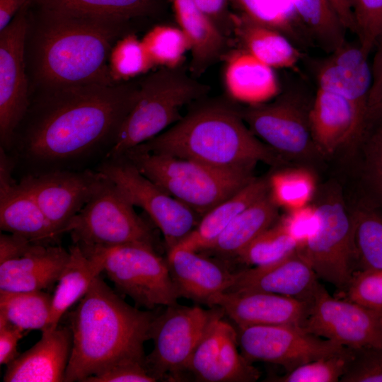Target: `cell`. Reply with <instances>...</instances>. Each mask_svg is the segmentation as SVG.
I'll return each instance as SVG.
<instances>
[{"mask_svg":"<svg viewBox=\"0 0 382 382\" xmlns=\"http://www.w3.org/2000/svg\"><path fill=\"white\" fill-rule=\"evenodd\" d=\"M34 110L18 154L35 164L80 158L114 143L136 103L139 84H86L50 90Z\"/></svg>","mask_w":382,"mask_h":382,"instance_id":"cell-1","label":"cell"},{"mask_svg":"<svg viewBox=\"0 0 382 382\" xmlns=\"http://www.w3.org/2000/svg\"><path fill=\"white\" fill-rule=\"evenodd\" d=\"M156 315L127 303L98 276L70 314L72 347L66 382L85 381L125 362L146 363Z\"/></svg>","mask_w":382,"mask_h":382,"instance_id":"cell-2","label":"cell"},{"mask_svg":"<svg viewBox=\"0 0 382 382\" xmlns=\"http://www.w3.org/2000/svg\"><path fill=\"white\" fill-rule=\"evenodd\" d=\"M48 2L34 36L35 68L40 82L52 89L116 83L109 69V56L124 35L127 21Z\"/></svg>","mask_w":382,"mask_h":382,"instance_id":"cell-3","label":"cell"},{"mask_svg":"<svg viewBox=\"0 0 382 382\" xmlns=\"http://www.w3.org/2000/svg\"><path fill=\"white\" fill-rule=\"evenodd\" d=\"M134 148L190 159L230 172L253 173L259 162L274 166L285 163V158L253 133L238 110L221 104L190 112Z\"/></svg>","mask_w":382,"mask_h":382,"instance_id":"cell-4","label":"cell"},{"mask_svg":"<svg viewBox=\"0 0 382 382\" xmlns=\"http://www.w3.org/2000/svg\"><path fill=\"white\" fill-rule=\"evenodd\" d=\"M207 86L180 66L161 67L139 83L135 104L122 123L106 157H122L166 130L182 117V108L200 98Z\"/></svg>","mask_w":382,"mask_h":382,"instance_id":"cell-5","label":"cell"},{"mask_svg":"<svg viewBox=\"0 0 382 382\" xmlns=\"http://www.w3.org/2000/svg\"><path fill=\"white\" fill-rule=\"evenodd\" d=\"M122 157L148 179L201 217L255 177L196 161L132 148Z\"/></svg>","mask_w":382,"mask_h":382,"instance_id":"cell-6","label":"cell"},{"mask_svg":"<svg viewBox=\"0 0 382 382\" xmlns=\"http://www.w3.org/2000/svg\"><path fill=\"white\" fill-rule=\"evenodd\" d=\"M67 232L73 243L82 248L127 243H144L156 248V243L149 224L105 175L88 202L68 224Z\"/></svg>","mask_w":382,"mask_h":382,"instance_id":"cell-7","label":"cell"},{"mask_svg":"<svg viewBox=\"0 0 382 382\" xmlns=\"http://www.w3.org/2000/svg\"><path fill=\"white\" fill-rule=\"evenodd\" d=\"M86 248L101 250L103 272L117 291L129 296L137 306L151 310L178 303L179 297L166 260L156 248L144 243Z\"/></svg>","mask_w":382,"mask_h":382,"instance_id":"cell-8","label":"cell"},{"mask_svg":"<svg viewBox=\"0 0 382 382\" xmlns=\"http://www.w3.org/2000/svg\"><path fill=\"white\" fill-rule=\"evenodd\" d=\"M315 207L318 226L298 250L318 278L342 291L357 271L352 214L337 191Z\"/></svg>","mask_w":382,"mask_h":382,"instance_id":"cell-9","label":"cell"},{"mask_svg":"<svg viewBox=\"0 0 382 382\" xmlns=\"http://www.w3.org/2000/svg\"><path fill=\"white\" fill-rule=\"evenodd\" d=\"M97 170L113 182L134 207L144 210L162 233L167 251L185 238L201 219L123 157L107 158Z\"/></svg>","mask_w":382,"mask_h":382,"instance_id":"cell-10","label":"cell"},{"mask_svg":"<svg viewBox=\"0 0 382 382\" xmlns=\"http://www.w3.org/2000/svg\"><path fill=\"white\" fill-rule=\"evenodd\" d=\"M219 308L178 303L156 316L151 329L154 348L146 357V367L157 380L179 381L187 371L192 354Z\"/></svg>","mask_w":382,"mask_h":382,"instance_id":"cell-11","label":"cell"},{"mask_svg":"<svg viewBox=\"0 0 382 382\" xmlns=\"http://www.w3.org/2000/svg\"><path fill=\"white\" fill-rule=\"evenodd\" d=\"M309 108L299 93L286 92L238 111L253 133L284 158L306 159L321 155L312 136Z\"/></svg>","mask_w":382,"mask_h":382,"instance_id":"cell-12","label":"cell"},{"mask_svg":"<svg viewBox=\"0 0 382 382\" xmlns=\"http://www.w3.org/2000/svg\"><path fill=\"white\" fill-rule=\"evenodd\" d=\"M242 354L250 362L282 366L286 372L342 352L346 347L317 336L299 325H273L236 327Z\"/></svg>","mask_w":382,"mask_h":382,"instance_id":"cell-13","label":"cell"},{"mask_svg":"<svg viewBox=\"0 0 382 382\" xmlns=\"http://www.w3.org/2000/svg\"><path fill=\"white\" fill-rule=\"evenodd\" d=\"M310 303L306 331L353 349L382 347V311L334 298L320 284Z\"/></svg>","mask_w":382,"mask_h":382,"instance_id":"cell-14","label":"cell"},{"mask_svg":"<svg viewBox=\"0 0 382 382\" xmlns=\"http://www.w3.org/2000/svg\"><path fill=\"white\" fill-rule=\"evenodd\" d=\"M103 179L99 171L51 170L23 177L19 184L35 199L61 236Z\"/></svg>","mask_w":382,"mask_h":382,"instance_id":"cell-15","label":"cell"},{"mask_svg":"<svg viewBox=\"0 0 382 382\" xmlns=\"http://www.w3.org/2000/svg\"><path fill=\"white\" fill-rule=\"evenodd\" d=\"M28 28L25 14L18 13L0 30V139L4 149L11 146L29 107L24 59Z\"/></svg>","mask_w":382,"mask_h":382,"instance_id":"cell-16","label":"cell"},{"mask_svg":"<svg viewBox=\"0 0 382 382\" xmlns=\"http://www.w3.org/2000/svg\"><path fill=\"white\" fill-rule=\"evenodd\" d=\"M224 316L219 308L192 354L187 371L199 381H255L260 372L239 350L237 329Z\"/></svg>","mask_w":382,"mask_h":382,"instance_id":"cell-17","label":"cell"},{"mask_svg":"<svg viewBox=\"0 0 382 382\" xmlns=\"http://www.w3.org/2000/svg\"><path fill=\"white\" fill-rule=\"evenodd\" d=\"M310 305L308 301L269 292L226 291L214 299L212 307L220 308L236 327L302 326Z\"/></svg>","mask_w":382,"mask_h":382,"instance_id":"cell-18","label":"cell"},{"mask_svg":"<svg viewBox=\"0 0 382 382\" xmlns=\"http://www.w3.org/2000/svg\"><path fill=\"white\" fill-rule=\"evenodd\" d=\"M166 262L178 297L212 307L214 299L231 286L235 272L224 261L175 246Z\"/></svg>","mask_w":382,"mask_h":382,"instance_id":"cell-19","label":"cell"},{"mask_svg":"<svg viewBox=\"0 0 382 382\" xmlns=\"http://www.w3.org/2000/svg\"><path fill=\"white\" fill-rule=\"evenodd\" d=\"M308 119L316 147L322 155L360 141L368 122L347 99L318 88L310 105Z\"/></svg>","mask_w":382,"mask_h":382,"instance_id":"cell-20","label":"cell"},{"mask_svg":"<svg viewBox=\"0 0 382 382\" xmlns=\"http://www.w3.org/2000/svg\"><path fill=\"white\" fill-rule=\"evenodd\" d=\"M316 79L318 88L347 99L368 122L372 71L369 56L358 42L346 41L319 62L316 68Z\"/></svg>","mask_w":382,"mask_h":382,"instance_id":"cell-21","label":"cell"},{"mask_svg":"<svg viewBox=\"0 0 382 382\" xmlns=\"http://www.w3.org/2000/svg\"><path fill=\"white\" fill-rule=\"evenodd\" d=\"M318 279L297 250L271 264L235 272L227 291L269 292L310 301L320 285Z\"/></svg>","mask_w":382,"mask_h":382,"instance_id":"cell-22","label":"cell"},{"mask_svg":"<svg viewBox=\"0 0 382 382\" xmlns=\"http://www.w3.org/2000/svg\"><path fill=\"white\" fill-rule=\"evenodd\" d=\"M6 365L4 382L64 381L72 347L70 327L58 325Z\"/></svg>","mask_w":382,"mask_h":382,"instance_id":"cell-23","label":"cell"},{"mask_svg":"<svg viewBox=\"0 0 382 382\" xmlns=\"http://www.w3.org/2000/svg\"><path fill=\"white\" fill-rule=\"evenodd\" d=\"M69 257L59 244L33 243L23 255L0 263V290L44 291L57 282Z\"/></svg>","mask_w":382,"mask_h":382,"instance_id":"cell-24","label":"cell"},{"mask_svg":"<svg viewBox=\"0 0 382 382\" xmlns=\"http://www.w3.org/2000/svg\"><path fill=\"white\" fill-rule=\"evenodd\" d=\"M0 228L42 245L58 244L60 237L35 199L14 180L0 183Z\"/></svg>","mask_w":382,"mask_h":382,"instance_id":"cell-25","label":"cell"},{"mask_svg":"<svg viewBox=\"0 0 382 382\" xmlns=\"http://www.w3.org/2000/svg\"><path fill=\"white\" fill-rule=\"evenodd\" d=\"M69 251V260L52 294L50 317L44 332L52 331L59 325L63 315L85 296L103 272L104 255L100 249L81 248L74 243Z\"/></svg>","mask_w":382,"mask_h":382,"instance_id":"cell-26","label":"cell"},{"mask_svg":"<svg viewBox=\"0 0 382 382\" xmlns=\"http://www.w3.org/2000/svg\"><path fill=\"white\" fill-rule=\"evenodd\" d=\"M226 59L224 82L232 99L252 105L267 103L279 95L274 69L243 49L231 52Z\"/></svg>","mask_w":382,"mask_h":382,"instance_id":"cell-27","label":"cell"},{"mask_svg":"<svg viewBox=\"0 0 382 382\" xmlns=\"http://www.w3.org/2000/svg\"><path fill=\"white\" fill-rule=\"evenodd\" d=\"M170 1L178 27L190 45V71L194 76H199L224 57L227 37L193 0Z\"/></svg>","mask_w":382,"mask_h":382,"instance_id":"cell-28","label":"cell"},{"mask_svg":"<svg viewBox=\"0 0 382 382\" xmlns=\"http://www.w3.org/2000/svg\"><path fill=\"white\" fill-rule=\"evenodd\" d=\"M269 192L268 178H254L204 214L191 233L175 246L204 251L236 216Z\"/></svg>","mask_w":382,"mask_h":382,"instance_id":"cell-29","label":"cell"},{"mask_svg":"<svg viewBox=\"0 0 382 382\" xmlns=\"http://www.w3.org/2000/svg\"><path fill=\"white\" fill-rule=\"evenodd\" d=\"M278 205L269 192L236 216L204 251L223 260L237 258L258 235L279 219Z\"/></svg>","mask_w":382,"mask_h":382,"instance_id":"cell-30","label":"cell"},{"mask_svg":"<svg viewBox=\"0 0 382 382\" xmlns=\"http://www.w3.org/2000/svg\"><path fill=\"white\" fill-rule=\"evenodd\" d=\"M233 33L242 48L273 69L295 68L301 54L291 40L281 31L246 16L232 14Z\"/></svg>","mask_w":382,"mask_h":382,"instance_id":"cell-31","label":"cell"},{"mask_svg":"<svg viewBox=\"0 0 382 382\" xmlns=\"http://www.w3.org/2000/svg\"><path fill=\"white\" fill-rule=\"evenodd\" d=\"M293 11L309 37L328 54L345 42L347 29L330 0H290Z\"/></svg>","mask_w":382,"mask_h":382,"instance_id":"cell-32","label":"cell"},{"mask_svg":"<svg viewBox=\"0 0 382 382\" xmlns=\"http://www.w3.org/2000/svg\"><path fill=\"white\" fill-rule=\"evenodd\" d=\"M52 295L44 291L0 290V316L24 331H45L51 313Z\"/></svg>","mask_w":382,"mask_h":382,"instance_id":"cell-33","label":"cell"},{"mask_svg":"<svg viewBox=\"0 0 382 382\" xmlns=\"http://www.w3.org/2000/svg\"><path fill=\"white\" fill-rule=\"evenodd\" d=\"M352 214L357 271L382 269V213L363 208Z\"/></svg>","mask_w":382,"mask_h":382,"instance_id":"cell-34","label":"cell"},{"mask_svg":"<svg viewBox=\"0 0 382 382\" xmlns=\"http://www.w3.org/2000/svg\"><path fill=\"white\" fill-rule=\"evenodd\" d=\"M296 241L279 219L253 240L237 259L248 265L262 266L277 262L298 250Z\"/></svg>","mask_w":382,"mask_h":382,"instance_id":"cell-35","label":"cell"},{"mask_svg":"<svg viewBox=\"0 0 382 382\" xmlns=\"http://www.w3.org/2000/svg\"><path fill=\"white\" fill-rule=\"evenodd\" d=\"M108 64L115 83L127 81L155 66L142 40L133 34L123 35L115 43Z\"/></svg>","mask_w":382,"mask_h":382,"instance_id":"cell-36","label":"cell"},{"mask_svg":"<svg viewBox=\"0 0 382 382\" xmlns=\"http://www.w3.org/2000/svg\"><path fill=\"white\" fill-rule=\"evenodd\" d=\"M268 180L273 200L288 211L307 205L315 191L314 178L303 168L277 171Z\"/></svg>","mask_w":382,"mask_h":382,"instance_id":"cell-37","label":"cell"},{"mask_svg":"<svg viewBox=\"0 0 382 382\" xmlns=\"http://www.w3.org/2000/svg\"><path fill=\"white\" fill-rule=\"evenodd\" d=\"M154 65L175 68L181 66L190 50L187 37L179 27L158 25L141 39Z\"/></svg>","mask_w":382,"mask_h":382,"instance_id":"cell-38","label":"cell"},{"mask_svg":"<svg viewBox=\"0 0 382 382\" xmlns=\"http://www.w3.org/2000/svg\"><path fill=\"white\" fill-rule=\"evenodd\" d=\"M352 357V349L311 361L281 376L272 378L276 382H337L345 373Z\"/></svg>","mask_w":382,"mask_h":382,"instance_id":"cell-39","label":"cell"},{"mask_svg":"<svg viewBox=\"0 0 382 382\" xmlns=\"http://www.w3.org/2000/svg\"><path fill=\"white\" fill-rule=\"evenodd\" d=\"M51 1L79 13L125 21L149 13L154 4V0Z\"/></svg>","mask_w":382,"mask_h":382,"instance_id":"cell-40","label":"cell"},{"mask_svg":"<svg viewBox=\"0 0 382 382\" xmlns=\"http://www.w3.org/2000/svg\"><path fill=\"white\" fill-rule=\"evenodd\" d=\"M354 21V34L369 56L382 35V0H347Z\"/></svg>","mask_w":382,"mask_h":382,"instance_id":"cell-41","label":"cell"},{"mask_svg":"<svg viewBox=\"0 0 382 382\" xmlns=\"http://www.w3.org/2000/svg\"><path fill=\"white\" fill-rule=\"evenodd\" d=\"M230 1L240 11V13L281 31L291 40L298 38L290 16L277 0Z\"/></svg>","mask_w":382,"mask_h":382,"instance_id":"cell-42","label":"cell"},{"mask_svg":"<svg viewBox=\"0 0 382 382\" xmlns=\"http://www.w3.org/2000/svg\"><path fill=\"white\" fill-rule=\"evenodd\" d=\"M342 292L345 299L382 311V269L356 272Z\"/></svg>","mask_w":382,"mask_h":382,"instance_id":"cell-43","label":"cell"},{"mask_svg":"<svg viewBox=\"0 0 382 382\" xmlns=\"http://www.w3.org/2000/svg\"><path fill=\"white\" fill-rule=\"evenodd\" d=\"M342 382H382V347L352 349Z\"/></svg>","mask_w":382,"mask_h":382,"instance_id":"cell-44","label":"cell"},{"mask_svg":"<svg viewBox=\"0 0 382 382\" xmlns=\"http://www.w3.org/2000/svg\"><path fill=\"white\" fill-rule=\"evenodd\" d=\"M279 221L289 235L296 241L299 249L316 231L319 218L316 207L307 204L289 210L279 219Z\"/></svg>","mask_w":382,"mask_h":382,"instance_id":"cell-45","label":"cell"},{"mask_svg":"<svg viewBox=\"0 0 382 382\" xmlns=\"http://www.w3.org/2000/svg\"><path fill=\"white\" fill-rule=\"evenodd\" d=\"M146 363L125 362L88 378L85 382H154Z\"/></svg>","mask_w":382,"mask_h":382,"instance_id":"cell-46","label":"cell"},{"mask_svg":"<svg viewBox=\"0 0 382 382\" xmlns=\"http://www.w3.org/2000/svg\"><path fill=\"white\" fill-rule=\"evenodd\" d=\"M365 154V173L367 180L382 201V124L368 139Z\"/></svg>","mask_w":382,"mask_h":382,"instance_id":"cell-47","label":"cell"},{"mask_svg":"<svg viewBox=\"0 0 382 382\" xmlns=\"http://www.w3.org/2000/svg\"><path fill=\"white\" fill-rule=\"evenodd\" d=\"M24 332L0 316L1 365H8L20 354L17 351L18 343L23 337Z\"/></svg>","mask_w":382,"mask_h":382,"instance_id":"cell-48","label":"cell"},{"mask_svg":"<svg viewBox=\"0 0 382 382\" xmlns=\"http://www.w3.org/2000/svg\"><path fill=\"white\" fill-rule=\"evenodd\" d=\"M197 7L227 37L233 33L232 14L228 12L230 0H193Z\"/></svg>","mask_w":382,"mask_h":382,"instance_id":"cell-49","label":"cell"},{"mask_svg":"<svg viewBox=\"0 0 382 382\" xmlns=\"http://www.w3.org/2000/svg\"><path fill=\"white\" fill-rule=\"evenodd\" d=\"M33 243L18 235L1 233L0 263L23 255Z\"/></svg>","mask_w":382,"mask_h":382,"instance_id":"cell-50","label":"cell"},{"mask_svg":"<svg viewBox=\"0 0 382 382\" xmlns=\"http://www.w3.org/2000/svg\"><path fill=\"white\" fill-rule=\"evenodd\" d=\"M375 48V54L371 64L373 81L369 101V114L382 100V35Z\"/></svg>","mask_w":382,"mask_h":382,"instance_id":"cell-51","label":"cell"},{"mask_svg":"<svg viewBox=\"0 0 382 382\" xmlns=\"http://www.w3.org/2000/svg\"><path fill=\"white\" fill-rule=\"evenodd\" d=\"M32 0H0V30L5 28L18 11Z\"/></svg>","mask_w":382,"mask_h":382,"instance_id":"cell-52","label":"cell"},{"mask_svg":"<svg viewBox=\"0 0 382 382\" xmlns=\"http://www.w3.org/2000/svg\"><path fill=\"white\" fill-rule=\"evenodd\" d=\"M347 30L354 33L355 25L352 10L347 0H330Z\"/></svg>","mask_w":382,"mask_h":382,"instance_id":"cell-53","label":"cell"},{"mask_svg":"<svg viewBox=\"0 0 382 382\" xmlns=\"http://www.w3.org/2000/svg\"><path fill=\"white\" fill-rule=\"evenodd\" d=\"M382 120V100L369 112V124L371 122Z\"/></svg>","mask_w":382,"mask_h":382,"instance_id":"cell-54","label":"cell"},{"mask_svg":"<svg viewBox=\"0 0 382 382\" xmlns=\"http://www.w3.org/2000/svg\"><path fill=\"white\" fill-rule=\"evenodd\" d=\"M382 124V123H381Z\"/></svg>","mask_w":382,"mask_h":382,"instance_id":"cell-55","label":"cell"}]
</instances>
